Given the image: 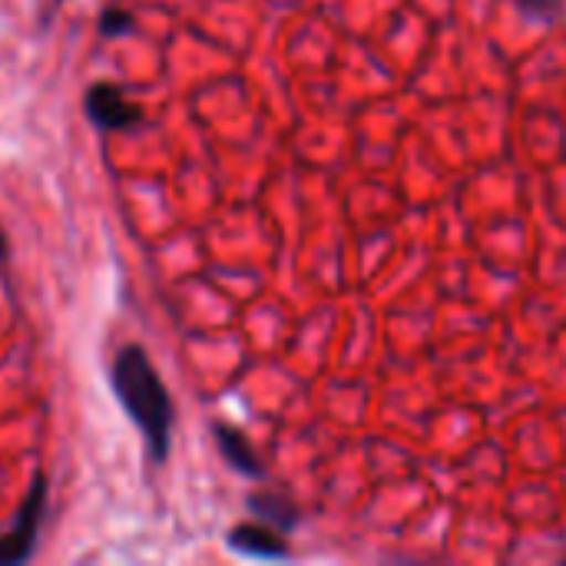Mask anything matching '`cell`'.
Here are the masks:
<instances>
[{"label":"cell","mask_w":566,"mask_h":566,"mask_svg":"<svg viewBox=\"0 0 566 566\" xmlns=\"http://www.w3.org/2000/svg\"><path fill=\"white\" fill-rule=\"evenodd\" d=\"M7 255V242H3V232H0V259Z\"/></svg>","instance_id":"9"},{"label":"cell","mask_w":566,"mask_h":566,"mask_svg":"<svg viewBox=\"0 0 566 566\" xmlns=\"http://www.w3.org/2000/svg\"><path fill=\"white\" fill-rule=\"evenodd\" d=\"M133 27V17L126 13V10H106L103 17H99V30L106 33V36H119V33H126Z\"/></svg>","instance_id":"7"},{"label":"cell","mask_w":566,"mask_h":566,"mask_svg":"<svg viewBox=\"0 0 566 566\" xmlns=\"http://www.w3.org/2000/svg\"><path fill=\"white\" fill-rule=\"evenodd\" d=\"M521 3V10L524 13H534V17H557L560 13V7H564V0H517Z\"/></svg>","instance_id":"8"},{"label":"cell","mask_w":566,"mask_h":566,"mask_svg":"<svg viewBox=\"0 0 566 566\" xmlns=\"http://www.w3.org/2000/svg\"><path fill=\"white\" fill-rule=\"evenodd\" d=\"M229 547L245 554V557H259V560H282V557H289L285 541L272 527H262V524H239V527H232L229 531Z\"/></svg>","instance_id":"4"},{"label":"cell","mask_w":566,"mask_h":566,"mask_svg":"<svg viewBox=\"0 0 566 566\" xmlns=\"http://www.w3.org/2000/svg\"><path fill=\"white\" fill-rule=\"evenodd\" d=\"M86 116L103 129H126L139 119V106L126 99L113 83H93L86 93Z\"/></svg>","instance_id":"3"},{"label":"cell","mask_w":566,"mask_h":566,"mask_svg":"<svg viewBox=\"0 0 566 566\" xmlns=\"http://www.w3.org/2000/svg\"><path fill=\"white\" fill-rule=\"evenodd\" d=\"M249 511L255 517H262L265 524L279 527V531H292L298 524V507L282 497V494H252L249 497Z\"/></svg>","instance_id":"6"},{"label":"cell","mask_w":566,"mask_h":566,"mask_svg":"<svg viewBox=\"0 0 566 566\" xmlns=\"http://www.w3.org/2000/svg\"><path fill=\"white\" fill-rule=\"evenodd\" d=\"M113 391H116L123 411L146 434L153 458L163 461L169 454L172 401H169L166 385L159 381L156 368L149 365V358H146V352L139 345H126L116 355V365H113Z\"/></svg>","instance_id":"1"},{"label":"cell","mask_w":566,"mask_h":566,"mask_svg":"<svg viewBox=\"0 0 566 566\" xmlns=\"http://www.w3.org/2000/svg\"><path fill=\"white\" fill-rule=\"evenodd\" d=\"M212 431H216V444H219L222 458H226L235 471H242V474H249V478H262V474H265L262 458L255 454V448L249 444V438H245L239 428L219 421Z\"/></svg>","instance_id":"5"},{"label":"cell","mask_w":566,"mask_h":566,"mask_svg":"<svg viewBox=\"0 0 566 566\" xmlns=\"http://www.w3.org/2000/svg\"><path fill=\"white\" fill-rule=\"evenodd\" d=\"M43 497H46V481L36 474L33 488L17 514L13 531H7L0 537V564H23L33 554V541H36V527H40V514H43Z\"/></svg>","instance_id":"2"}]
</instances>
